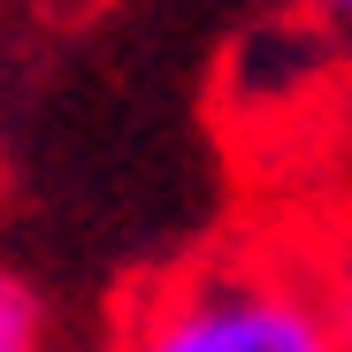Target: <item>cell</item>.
I'll list each match as a JSON object with an SVG mask.
<instances>
[{
	"label": "cell",
	"mask_w": 352,
	"mask_h": 352,
	"mask_svg": "<svg viewBox=\"0 0 352 352\" xmlns=\"http://www.w3.org/2000/svg\"><path fill=\"white\" fill-rule=\"evenodd\" d=\"M0 352H54V307L46 291L0 261Z\"/></svg>",
	"instance_id": "obj_2"
},
{
	"label": "cell",
	"mask_w": 352,
	"mask_h": 352,
	"mask_svg": "<svg viewBox=\"0 0 352 352\" xmlns=\"http://www.w3.org/2000/svg\"><path fill=\"white\" fill-rule=\"evenodd\" d=\"M299 8H314V16H329V23H352V0H299Z\"/></svg>",
	"instance_id": "obj_3"
},
{
	"label": "cell",
	"mask_w": 352,
	"mask_h": 352,
	"mask_svg": "<svg viewBox=\"0 0 352 352\" xmlns=\"http://www.w3.org/2000/svg\"><path fill=\"white\" fill-rule=\"evenodd\" d=\"M115 352H352V329L322 268L245 245L153 283L123 314Z\"/></svg>",
	"instance_id": "obj_1"
},
{
	"label": "cell",
	"mask_w": 352,
	"mask_h": 352,
	"mask_svg": "<svg viewBox=\"0 0 352 352\" xmlns=\"http://www.w3.org/2000/svg\"><path fill=\"white\" fill-rule=\"evenodd\" d=\"M329 283H337V307H344V329H352V261H344V268H337Z\"/></svg>",
	"instance_id": "obj_4"
}]
</instances>
